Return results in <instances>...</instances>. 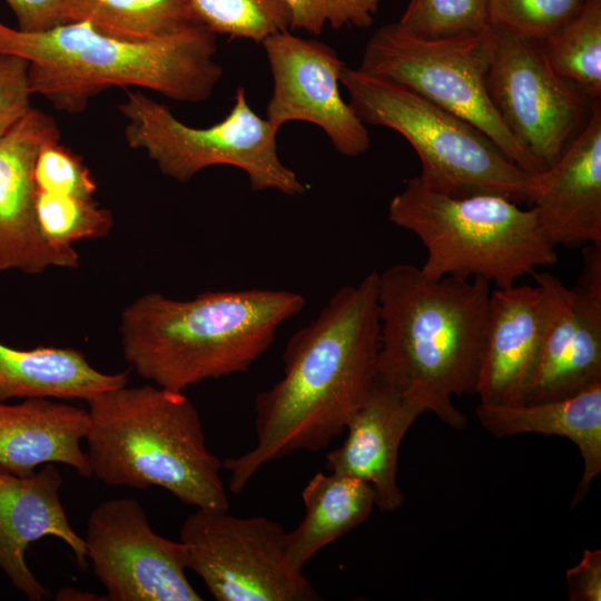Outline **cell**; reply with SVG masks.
Wrapping results in <instances>:
<instances>
[{
	"label": "cell",
	"mask_w": 601,
	"mask_h": 601,
	"mask_svg": "<svg viewBox=\"0 0 601 601\" xmlns=\"http://www.w3.org/2000/svg\"><path fill=\"white\" fill-rule=\"evenodd\" d=\"M377 283L373 270L342 287L288 339L283 376L255 397L254 447L223 461L231 493H240L269 462L323 450L345 432L377 380Z\"/></svg>",
	"instance_id": "cell-1"
},
{
	"label": "cell",
	"mask_w": 601,
	"mask_h": 601,
	"mask_svg": "<svg viewBox=\"0 0 601 601\" xmlns=\"http://www.w3.org/2000/svg\"><path fill=\"white\" fill-rule=\"evenodd\" d=\"M481 278H427L396 264L378 273L377 378L455 430L466 426L453 396L476 394L491 298Z\"/></svg>",
	"instance_id": "cell-2"
},
{
	"label": "cell",
	"mask_w": 601,
	"mask_h": 601,
	"mask_svg": "<svg viewBox=\"0 0 601 601\" xmlns=\"http://www.w3.org/2000/svg\"><path fill=\"white\" fill-rule=\"evenodd\" d=\"M216 37L195 21L147 40L116 37L88 22L23 32L0 21V52L27 59L31 93L67 114L83 111L112 87H139L178 102L206 101L223 77Z\"/></svg>",
	"instance_id": "cell-3"
},
{
	"label": "cell",
	"mask_w": 601,
	"mask_h": 601,
	"mask_svg": "<svg viewBox=\"0 0 601 601\" xmlns=\"http://www.w3.org/2000/svg\"><path fill=\"white\" fill-rule=\"evenodd\" d=\"M305 302L285 289L207 290L190 299L146 293L121 312L122 353L142 378L184 392L247 372Z\"/></svg>",
	"instance_id": "cell-4"
},
{
	"label": "cell",
	"mask_w": 601,
	"mask_h": 601,
	"mask_svg": "<svg viewBox=\"0 0 601 601\" xmlns=\"http://www.w3.org/2000/svg\"><path fill=\"white\" fill-rule=\"evenodd\" d=\"M86 402L91 476L109 486H158L196 509L229 510L223 461L184 392L122 385Z\"/></svg>",
	"instance_id": "cell-5"
},
{
	"label": "cell",
	"mask_w": 601,
	"mask_h": 601,
	"mask_svg": "<svg viewBox=\"0 0 601 601\" xmlns=\"http://www.w3.org/2000/svg\"><path fill=\"white\" fill-rule=\"evenodd\" d=\"M388 219L422 242L420 268L431 279L481 277L506 288L558 259L534 209L500 195L450 196L416 176L391 199Z\"/></svg>",
	"instance_id": "cell-6"
},
{
	"label": "cell",
	"mask_w": 601,
	"mask_h": 601,
	"mask_svg": "<svg viewBox=\"0 0 601 601\" xmlns=\"http://www.w3.org/2000/svg\"><path fill=\"white\" fill-rule=\"evenodd\" d=\"M341 85L363 124L402 135L416 151L420 179L432 190L455 197L479 194L531 203L539 185L482 131L414 91L347 66Z\"/></svg>",
	"instance_id": "cell-7"
},
{
	"label": "cell",
	"mask_w": 601,
	"mask_h": 601,
	"mask_svg": "<svg viewBox=\"0 0 601 601\" xmlns=\"http://www.w3.org/2000/svg\"><path fill=\"white\" fill-rule=\"evenodd\" d=\"M118 108L127 119L128 146L144 150L171 179L187 183L208 167L226 165L242 169L255 191L297 196L307 190L278 156L279 129L256 114L243 86L236 89L226 117L205 128L188 126L141 91H127Z\"/></svg>",
	"instance_id": "cell-8"
},
{
	"label": "cell",
	"mask_w": 601,
	"mask_h": 601,
	"mask_svg": "<svg viewBox=\"0 0 601 601\" xmlns=\"http://www.w3.org/2000/svg\"><path fill=\"white\" fill-rule=\"evenodd\" d=\"M493 43V27L475 36L421 40L390 23L370 38L358 69L401 85L464 119L512 162L540 175L545 169L513 138L490 100L486 76Z\"/></svg>",
	"instance_id": "cell-9"
},
{
	"label": "cell",
	"mask_w": 601,
	"mask_h": 601,
	"mask_svg": "<svg viewBox=\"0 0 601 601\" xmlns=\"http://www.w3.org/2000/svg\"><path fill=\"white\" fill-rule=\"evenodd\" d=\"M287 531L265 516L196 509L184 521L179 541L186 568L217 601H318L303 570L286 552Z\"/></svg>",
	"instance_id": "cell-10"
},
{
	"label": "cell",
	"mask_w": 601,
	"mask_h": 601,
	"mask_svg": "<svg viewBox=\"0 0 601 601\" xmlns=\"http://www.w3.org/2000/svg\"><path fill=\"white\" fill-rule=\"evenodd\" d=\"M493 28L486 76L490 100L513 138L546 170L585 127L600 101L554 72L541 41Z\"/></svg>",
	"instance_id": "cell-11"
},
{
	"label": "cell",
	"mask_w": 601,
	"mask_h": 601,
	"mask_svg": "<svg viewBox=\"0 0 601 601\" xmlns=\"http://www.w3.org/2000/svg\"><path fill=\"white\" fill-rule=\"evenodd\" d=\"M86 555L108 601H201L186 575L185 545L157 534L132 497L96 505L85 534Z\"/></svg>",
	"instance_id": "cell-12"
},
{
	"label": "cell",
	"mask_w": 601,
	"mask_h": 601,
	"mask_svg": "<svg viewBox=\"0 0 601 601\" xmlns=\"http://www.w3.org/2000/svg\"><path fill=\"white\" fill-rule=\"evenodd\" d=\"M262 45L273 79L265 118L278 129L289 121L313 124L343 156L364 154L370 134L341 95L339 78L346 63L337 52L290 30L276 32Z\"/></svg>",
	"instance_id": "cell-13"
},
{
	"label": "cell",
	"mask_w": 601,
	"mask_h": 601,
	"mask_svg": "<svg viewBox=\"0 0 601 601\" xmlns=\"http://www.w3.org/2000/svg\"><path fill=\"white\" fill-rule=\"evenodd\" d=\"M53 140H60L56 119L32 107L0 138V273L37 275L79 265L72 246L45 238L36 215L35 164L41 147Z\"/></svg>",
	"instance_id": "cell-14"
},
{
	"label": "cell",
	"mask_w": 601,
	"mask_h": 601,
	"mask_svg": "<svg viewBox=\"0 0 601 601\" xmlns=\"http://www.w3.org/2000/svg\"><path fill=\"white\" fill-rule=\"evenodd\" d=\"M545 299V325L528 403L560 400L601 383V292L569 288L532 274Z\"/></svg>",
	"instance_id": "cell-15"
},
{
	"label": "cell",
	"mask_w": 601,
	"mask_h": 601,
	"mask_svg": "<svg viewBox=\"0 0 601 601\" xmlns=\"http://www.w3.org/2000/svg\"><path fill=\"white\" fill-rule=\"evenodd\" d=\"M545 325V299L535 285L492 289L476 395L491 406L528 403Z\"/></svg>",
	"instance_id": "cell-16"
},
{
	"label": "cell",
	"mask_w": 601,
	"mask_h": 601,
	"mask_svg": "<svg viewBox=\"0 0 601 601\" xmlns=\"http://www.w3.org/2000/svg\"><path fill=\"white\" fill-rule=\"evenodd\" d=\"M62 483L55 463L24 476L0 470V570L30 601L49 597L27 564L31 543L45 536L59 539L82 570L89 566L85 540L72 529L61 502Z\"/></svg>",
	"instance_id": "cell-17"
},
{
	"label": "cell",
	"mask_w": 601,
	"mask_h": 601,
	"mask_svg": "<svg viewBox=\"0 0 601 601\" xmlns=\"http://www.w3.org/2000/svg\"><path fill=\"white\" fill-rule=\"evenodd\" d=\"M531 204L556 247L601 246L600 102L559 160L539 175Z\"/></svg>",
	"instance_id": "cell-18"
},
{
	"label": "cell",
	"mask_w": 601,
	"mask_h": 601,
	"mask_svg": "<svg viewBox=\"0 0 601 601\" xmlns=\"http://www.w3.org/2000/svg\"><path fill=\"white\" fill-rule=\"evenodd\" d=\"M424 410L384 382L376 383L346 425L341 446L326 455L329 472L368 483L382 512L400 509L404 494L397 484L401 443Z\"/></svg>",
	"instance_id": "cell-19"
},
{
	"label": "cell",
	"mask_w": 601,
	"mask_h": 601,
	"mask_svg": "<svg viewBox=\"0 0 601 601\" xmlns=\"http://www.w3.org/2000/svg\"><path fill=\"white\" fill-rule=\"evenodd\" d=\"M89 426L87 410L62 400L0 402V470L24 476L47 463L65 464L91 476L81 447Z\"/></svg>",
	"instance_id": "cell-20"
},
{
	"label": "cell",
	"mask_w": 601,
	"mask_h": 601,
	"mask_svg": "<svg viewBox=\"0 0 601 601\" xmlns=\"http://www.w3.org/2000/svg\"><path fill=\"white\" fill-rule=\"evenodd\" d=\"M480 424L496 437L523 433L558 435L572 441L583 461V473L571 506L587 495L601 473V383L569 397L521 406L479 404Z\"/></svg>",
	"instance_id": "cell-21"
},
{
	"label": "cell",
	"mask_w": 601,
	"mask_h": 601,
	"mask_svg": "<svg viewBox=\"0 0 601 601\" xmlns=\"http://www.w3.org/2000/svg\"><path fill=\"white\" fill-rule=\"evenodd\" d=\"M127 381V371L101 372L71 347L19 349L0 343V402L33 397L88 401Z\"/></svg>",
	"instance_id": "cell-22"
},
{
	"label": "cell",
	"mask_w": 601,
	"mask_h": 601,
	"mask_svg": "<svg viewBox=\"0 0 601 601\" xmlns=\"http://www.w3.org/2000/svg\"><path fill=\"white\" fill-rule=\"evenodd\" d=\"M303 521L286 534V552L298 570L324 546L364 523L376 506L373 487L356 477L327 471L304 486Z\"/></svg>",
	"instance_id": "cell-23"
},
{
	"label": "cell",
	"mask_w": 601,
	"mask_h": 601,
	"mask_svg": "<svg viewBox=\"0 0 601 601\" xmlns=\"http://www.w3.org/2000/svg\"><path fill=\"white\" fill-rule=\"evenodd\" d=\"M88 22L120 38L147 40L193 22L187 0H68L66 23Z\"/></svg>",
	"instance_id": "cell-24"
},
{
	"label": "cell",
	"mask_w": 601,
	"mask_h": 601,
	"mask_svg": "<svg viewBox=\"0 0 601 601\" xmlns=\"http://www.w3.org/2000/svg\"><path fill=\"white\" fill-rule=\"evenodd\" d=\"M556 75L593 101L601 97V0H588L542 42Z\"/></svg>",
	"instance_id": "cell-25"
},
{
	"label": "cell",
	"mask_w": 601,
	"mask_h": 601,
	"mask_svg": "<svg viewBox=\"0 0 601 601\" xmlns=\"http://www.w3.org/2000/svg\"><path fill=\"white\" fill-rule=\"evenodd\" d=\"M193 21L214 35L262 43L289 30L286 0H187Z\"/></svg>",
	"instance_id": "cell-26"
},
{
	"label": "cell",
	"mask_w": 601,
	"mask_h": 601,
	"mask_svg": "<svg viewBox=\"0 0 601 601\" xmlns=\"http://www.w3.org/2000/svg\"><path fill=\"white\" fill-rule=\"evenodd\" d=\"M395 23L421 40L475 36L492 27L489 0H410Z\"/></svg>",
	"instance_id": "cell-27"
},
{
	"label": "cell",
	"mask_w": 601,
	"mask_h": 601,
	"mask_svg": "<svg viewBox=\"0 0 601 601\" xmlns=\"http://www.w3.org/2000/svg\"><path fill=\"white\" fill-rule=\"evenodd\" d=\"M36 215L45 238L57 246L106 237L112 229L109 209L92 198L37 190Z\"/></svg>",
	"instance_id": "cell-28"
},
{
	"label": "cell",
	"mask_w": 601,
	"mask_h": 601,
	"mask_svg": "<svg viewBox=\"0 0 601 601\" xmlns=\"http://www.w3.org/2000/svg\"><path fill=\"white\" fill-rule=\"evenodd\" d=\"M588 0H489L491 26L543 42Z\"/></svg>",
	"instance_id": "cell-29"
},
{
	"label": "cell",
	"mask_w": 601,
	"mask_h": 601,
	"mask_svg": "<svg viewBox=\"0 0 601 601\" xmlns=\"http://www.w3.org/2000/svg\"><path fill=\"white\" fill-rule=\"evenodd\" d=\"M381 0H286L289 30L318 36L326 26L367 28L374 23Z\"/></svg>",
	"instance_id": "cell-30"
},
{
	"label": "cell",
	"mask_w": 601,
	"mask_h": 601,
	"mask_svg": "<svg viewBox=\"0 0 601 601\" xmlns=\"http://www.w3.org/2000/svg\"><path fill=\"white\" fill-rule=\"evenodd\" d=\"M38 191L92 198L97 184L83 160L59 140L46 142L38 152L35 170Z\"/></svg>",
	"instance_id": "cell-31"
},
{
	"label": "cell",
	"mask_w": 601,
	"mask_h": 601,
	"mask_svg": "<svg viewBox=\"0 0 601 601\" xmlns=\"http://www.w3.org/2000/svg\"><path fill=\"white\" fill-rule=\"evenodd\" d=\"M29 61L0 52V138L31 108Z\"/></svg>",
	"instance_id": "cell-32"
},
{
	"label": "cell",
	"mask_w": 601,
	"mask_h": 601,
	"mask_svg": "<svg viewBox=\"0 0 601 601\" xmlns=\"http://www.w3.org/2000/svg\"><path fill=\"white\" fill-rule=\"evenodd\" d=\"M16 16L18 29L41 32L66 23L68 0H4Z\"/></svg>",
	"instance_id": "cell-33"
},
{
	"label": "cell",
	"mask_w": 601,
	"mask_h": 601,
	"mask_svg": "<svg viewBox=\"0 0 601 601\" xmlns=\"http://www.w3.org/2000/svg\"><path fill=\"white\" fill-rule=\"evenodd\" d=\"M570 601H601V550H584L580 561L566 571Z\"/></svg>",
	"instance_id": "cell-34"
},
{
	"label": "cell",
	"mask_w": 601,
	"mask_h": 601,
	"mask_svg": "<svg viewBox=\"0 0 601 601\" xmlns=\"http://www.w3.org/2000/svg\"><path fill=\"white\" fill-rule=\"evenodd\" d=\"M56 600L59 601H108L107 595H98L88 591H81L72 587L61 588L57 594Z\"/></svg>",
	"instance_id": "cell-35"
}]
</instances>
